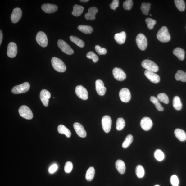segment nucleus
<instances>
[{
	"label": "nucleus",
	"instance_id": "obj_1",
	"mask_svg": "<svg viewBox=\"0 0 186 186\" xmlns=\"http://www.w3.org/2000/svg\"><path fill=\"white\" fill-rule=\"evenodd\" d=\"M157 37L160 42L162 43L168 42L171 39L168 28L165 26L160 28L157 34Z\"/></svg>",
	"mask_w": 186,
	"mask_h": 186
},
{
	"label": "nucleus",
	"instance_id": "obj_2",
	"mask_svg": "<svg viewBox=\"0 0 186 186\" xmlns=\"http://www.w3.org/2000/svg\"><path fill=\"white\" fill-rule=\"evenodd\" d=\"M51 62L52 67L56 71L60 72H64L66 71L67 67L60 59L53 57L52 59Z\"/></svg>",
	"mask_w": 186,
	"mask_h": 186
},
{
	"label": "nucleus",
	"instance_id": "obj_3",
	"mask_svg": "<svg viewBox=\"0 0 186 186\" xmlns=\"http://www.w3.org/2000/svg\"><path fill=\"white\" fill-rule=\"evenodd\" d=\"M142 67L147 70L156 72L159 70V67L155 63L150 60H144L141 63Z\"/></svg>",
	"mask_w": 186,
	"mask_h": 186
},
{
	"label": "nucleus",
	"instance_id": "obj_4",
	"mask_svg": "<svg viewBox=\"0 0 186 186\" xmlns=\"http://www.w3.org/2000/svg\"><path fill=\"white\" fill-rule=\"evenodd\" d=\"M30 88L29 83L28 82H25L14 87L12 88L11 91L12 93L15 94L25 93L29 90Z\"/></svg>",
	"mask_w": 186,
	"mask_h": 186
},
{
	"label": "nucleus",
	"instance_id": "obj_5",
	"mask_svg": "<svg viewBox=\"0 0 186 186\" xmlns=\"http://www.w3.org/2000/svg\"><path fill=\"white\" fill-rule=\"evenodd\" d=\"M20 115L22 117L28 120H31L33 117V115L31 109L26 106H21L18 110Z\"/></svg>",
	"mask_w": 186,
	"mask_h": 186
},
{
	"label": "nucleus",
	"instance_id": "obj_6",
	"mask_svg": "<svg viewBox=\"0 0 186 186\" xmlns=\"http://www.w3.org/2000/svg\"><path fill=\"white\" fill-rule=\"evenodd\" d=\"M136 42L138 47L141 50L144 51L146 49L147 45V39L143 34H138Z\"/></svg>",
	"mask_w": 186,
	"mask_h": 186
},
{
	"label": "nucleus",
	"instance_id": "obj_7",
	"mask_svg": "<svg viewBox=\"0 0 186 186\" xmlns=\"http://www.w3.org/2000/svg\"><path fill=\"white\" fill-rule=\"evenodd\" d=\"M58 45L63 52L68 55H71L74 53V51L68 44L62 40H59L57 42Z\"/></svg>",
	"mask_w": 186,
	"mask_h": 186
},
{
	"label": "nucleus",
	"instance_id": "obj_8",
	"mask_svg": "<svg viewBox=\"0 0 186 186\" xmlns=\"http://www.w3.org/2000/svg\"><path fill=\"white\" fill-rule=\"evenodd\" d=\"M36 40L39 45L43 47H45L48 45V38L46 34L42 31H39L37 34Z\"/></svg>",
	"mask_w": 186,
	"mask_h": 186
},
{
	"label": "nucleus",
	"instance_id": "obj_9",
	"mask_svg": "<svg viewBox=\"0 0 186 186\" xmlns=\"http://www.w3.org/2000/svg\"><path fill=\"white\" fill-rule=\"evenodd\" d=\"M112 120L108 116H103L102 119V125L103 130L106 133H108L111 130L112 126Z\"/></svg>",
	"mask_w": 186,
	"mask_h": 186
},
{
	"label": "nucleus",
	"instance_id": "obj_10",
	"mask_svg": "<svg viewBox=\"0 0 186 186\" xmlns=\"http://www.w3.org/2000/svg\"><path fill=\"white\" fill-rule=\"evenodd\" d=\"M75 92L76 95L80 98L86 100L88 99V92L87 89L81 85H79L75 88Z\"/></svg>",
	"mask_w": 186,
	"mask_h": 186
},
{
	"label": "nucleus",
	"instance_id": "obj_11",
	"mask_svg": "<svg viewBox=\"0 0 186 186\" xmlns=\"http://www.w3.org/2000/svg\"><path fill=\"white\" fill-rule=\"evenodd\" d=\"M119 95L120 98L123 102H128L130 101L131 98L130 91L127 88H122L120 91Z\"/></svg>",
	"mask_w": 186,
	"mask_h": 186
},
{
	"label": "nucleus",
	"instance_id": "obj_12",
	"mask_svg": "<svg viewBox=\"0 0 186 186\" xmlns=\"http://www.w3.org/2000/svg\"><path fill=\"white\" fill-rule=\"evenodd\" d=\"M113 75L115 79L118 81H122L124 80L126 78V75L122 69L118 68L113 69Z\"/></svg>",
	"mask_w": 186,
	"mask_h": 186
},
{
	"label": "nucleus",
	"instance_id": "obj_13",
	"mask_svg": "<svg viewBox=\"0 0 186 186\" xmlns=\"http://www.w3.org/2000/svg\"><path fill=\"white\" fill-rule=\"evenodd\" d=\"M18 52L17 46L14 42H11L7 47V55L9 57L14 58L16 56Z\"/></svg>",
	"mask_w": 186,
	"mask_h": 186
},
{
	"label": "nucleus",
	"instance_id": "obj_14",
	"mask_svg": "<svg viewBox=\"0 0 186 186\" xmlns=\"http://www.w3.org/2000/svg\"><path fill=\"white\" fill-rule=\"evenodd\" d=\"M51 97L49 91L46 89L42 90L40 93V98L43 105L45 107L48 106L49 100Z\"/></svg>",
	"mask_w": 186,
	"mask_h": 186
},
{
	"label": "nucleus",
	"instance_id": "obj_15",
	"mask_svg": "<svg viewBox=\"0 0 186 186\" xmlns=\"http://www.w3.org/2000/svg\"><path fill=\"white\" fill-rule=\"evenodd\" d=\"M145 76L148 78L151 82L157 84L160 82V77L158 75L152 71L148 70L145 71L144 72Z\"/></svg>",
	"mask_w": 186,
	"mask_h": 186
},
{
	"label": "nucleus",
	"instance_id": "obj_16",
	"mask_svg": "<svg viewBox=\"0 0 186 186\" xmlns=\"http://www.w3.org/2000/svg\"><path fill=\"white\" fill-rule=\"evenodd\" d=\"M22 11L20 8H16L12 11L11 16V20L12 23H18L22 16Z\"/></svg>",
	"mask_w": 186,
	"mask_h": 186
},
{
	"label": "nucleus",
	"instance_id": "obj_17",
	"mask_svg": "<svg viewBox=\"0 0 186 186\" xmlns=\"http://www.w3.org/2000/svg\"><path fill=\"white\" fill-rule=\"evenodd\" d=\"M141 127L145 131L150 130L153 125V123L151 119L149 117H144L141 119L140 122Z\"/></svg>",
	"mask_w": 186,
	"mask_h": 186
},
{
	"label": "nucleus",
	"instance_id": "obj_18",
	"mask_svg": "<svg viewBox=\"0 0 186 186\" xmlns=\"http://www.w3.org/2000/svg\"><path fill=\"white\" fill-rule=\"evenodd\" d=\"M74 127L78 136L81 138L86 137L87 135L86 132L83 126L79 123H75L74 124Z\"/></svg>",
	"mask_w": 186,
	"mask_h": 186
},
{
	"label": "nucleus",
	"instance_id": "obj_19",
	"mask_svg": "<svg viewBox=\"0 0 186 186\" xmlns=\"http://www.w3.org/2000/svg\"><path fill=\"white\" fill-rule=\"evenodd\" d=\"M96 89L98 94L100 96L105 95L106 88L104 86V84L102 81L97 80L96 81Z\"/></svg>",
	"mask_w": 186,
	"mask_h": 186
},
{
	"label": "nucleus",
	"instance_id": "obj_20",
	"mask_svg": "<svg viewBox=\"0 0 186 186\" xmlns=\"http://www.w3.org/2000/svg\"><path fill=\"white\" fill-rule=\"evenodd\" d=\"M42 10L46 13L52 14L57 11L58 6L54 4H46L42 6Z\"/></svg>",
	"mask_w": 186,
	"mask_h": 186
},
{
	"label": "nucleus",
	"instance_id": "obj_21",
	"mask_svg": "<svg viewBox=\"0 0 186 186\" xmlns=\"http://www.w3.org/2000/svg\"><path fill=\"white\" fill-rule=\"evenodd\" d=\"M98 10L95 7H91L88 9V12L85 15V18L87 20H95V15Z\"/></svg>",
	"mask_w": 186,
	"mask_h": 186
},
{
	"label": "nucleus",
	"instance_id": "obj_22",
	"mask_svg": "<svg viewBox=\"0 0 186 186\" xmlns=\"http://www.w3.org/2000/svg\"><path fill=\"white\" fill-rule=\"evenodd\" d=\"M114 38L116 42L119 45H122V44H124L125 42L126 34L125 31H122L120 33L116 34Z\"/></svg>",
	"mask_w": 186,
	"mask_h": 186
},
{
	"label": "nucleus",
	"instance_id": "obj_23",
	"mask_svg": "<svg viewBox=\"0 0 186 186\" xmlns=\"http://www.w3.org/2000/svg\"><path fill=\"white\" fill-rule=\"evenodd\" d=\"M175 137L181 141H184L186 140V134L185 132L180 129H176L175 131Z\"/></svg>",
	"mask_w": 186,
	"mask_h": 186
},
{
	"label": "nucleus",
	"instance_id": "obj_24",
	"mask_svg": "<svg viewBox=\"0 0 186 186\" xmlns=\"http://www.w3.org/2000/svg\"><path fill=\"white\" fill-rule=\"evenodd\" d=\"M116 169L121 174H124L125 171L126 167L124 162L121 160H118L116 162Z\"/></svg>",
	"mask_w": 186,
	"mask_h": 186
},
{
	"label": "nucleus",
	"instance_id": "obj_25",
	"mask_svg": "<svg viewBox=\"0 0 186 186\" xmlns=\"http://www.w3.org/2000/svg\"><path fill=\"white\" fill-rule=\"evenodd\" d=\"M173 54L177 57L180 61H183L185 58L184 50L180 48H176L173 50Z\"/></svg>",
	"mask_w": 186,
	"mask_h": 186
},
{
	"label": "nucleus",
	"instance_id": "obj_26",
	"mask_svg": "<svg viewBox=\"0 0 186 186\" xmlns=\"http://www.w3.org/2000/svg\"><path fill=\"white\" fill-rule=\"evenodd\" d=\"M73 10L72 12V15L75 17H78L83 13L84 10V8L83 6L75 5L73 6Z\"/></svg>",
	"mask_w": 186,
	"mask_h": 186
},
{
	"label": "nucleus",
	"instance_id": "obj_27",
	"mask_svg": "<svg viewBox=\"0 0 186 186\" xmlns=\"http://www.w3.org/2000/svg\"><path fill=\"white\" fill-rule=\"evenodd\" d=\"M58 131L59 133L64 134L68 138H70L71 136V131L64 125H59L58 127Z\"/></svg>",
	"mask_w": 186,
	"mask_h": 186
},
{
	"label": "nucleus",
	"instance_id": "obj_28",
	"mask_svg": "<svg viewBox=\"0 0 186 186\" xmlns=\"http://www.w3.org/2000/svg\"><path fill=\"white\" fill-rule=\"evenodd\" d=\"M176 80L186 82V73L181 70H179L175 75Z\"/></svg>",
	"mask_w": 186,
	"mask_h": 186
},
{
	"label": "nucleus",
	"instance_id": "obj_29",
	"mask_svg": "<svg viewBox=\"0 0 186 186\" xmlns=\"http://www.w3.org/2000/svg\"><path fill=\"white\" fill-rule=\"evenodd\" d=\"M173 106L174 108L177 110H180L182 108V103L179 98L175 96L173 98Z\"/></svg>",
	"mask_w": 186,
	"mask_h": 186
},
{
	"label": "nucleus",
	"instance_id": "obj_30",
	"mask_svg": "<svg viewBox=\"0 0 186 186\" xmlns=\"http://www.w3.org/2000/svg\"><path fill=\"white\" fill-rule=\"evenodd\" d=\"M78 29L79 30L85 34H90L93 32V28L87 25H81L78 26Z\"/></svg>",
	"mask_w": 186,
	"mask_h": 186
},
{
	"label": "nucleus",
	"instance_id": "obj_31",
	"mask_svg": "<svg viewBox=\"0 0 186 186\" xmlns=\"http://www.w3.org/2000/svg\"><path fill=\"white\" fill-rule=\"evenodd\" d=\"M95 175V170L93 167H90L87 170L86 175V179L88 181H92Z\"/></svg>",
	"mask_w": 186,
	"mask_h": 186
},
{
	"label": "nucleus",
	"instance_id": "obj_32",
	"mask_svg": "<svg viewBox=\"0 0 186 186\" xmlns=\"http://www.w3.org/2000/svg\"><path fill=\"white\" fill-rule=\"evenodd\" d=\"M70 39L72 42L76 44L80 48H83L85 46V43L83 41L77 37L71 36L70 37Z\"/></svg>",
	"mask_w": 186,
	"mask_h": 186
},
{
	"label": "nucleus",
	"instance_id": "obj_33",
	"mask_svg": "<svg viewBox=\"0 0 186 186\" xmlns=\"http://www.w3.org/2000/svg\"><path fill=\"white\" fill-rule=\"evenodd\" d=\"M151 102L155 105L156 109L160 111H163L164 108L161 105L159 102V100L157 98L154 96H151L150 98Z\"/></svg>",
	"mask_w": 186,
	"mask_h": 186
},
{
	"label": "nucleus",
	"instance_id": "obj_34",
	"mask_svg": "<svg viewBox=\"0 0 186 186\" xmlns=\"http://www.w3.org/2000/svg\"><path fill=\"white\" fill-rule=\"evenodd\" d=\"M175 3L176 8L179 11H184L185 8V2L184 0H175Z\"/></svg>",
	"mask_w": 186,
	"mask_h": 186
},
{
	"label": "nucleus",
	"instance_id": "obj_35",
	"mask_svg": "<svg viewBox=\"0 0 186 186\" xmlns=\"http://www.w3.org/2000/svg\"><path fill=\"white\" fill-rule=\"evenodd\" d=\"M133 141V137L131 134H129L126 137L125 141L122 143L123 148L125 149L128 147Z\"/></svg>",
	"mask_w": 186,
	"mask_h": 186
},
{
	"label": "nucleus",
	"instance_id": "obj_36",
	"mask_svg": "<svg viewBox=\"0 0 186 186\" xmlns=\"http://www.w3.org/2000/svg\"><path fill=\"white\" fill-rule=\"evenodd\" d=\"M151 5V4L149 3L143 2L142 3L141 9L143 14L146 15L149 14V12L150 8Z\"/></svg>",
	"mask_w": 186,
	"mask_h": 186
},
{
	"label": "nucleus",
	"instance_id": "obj_37",
	"mask_svg": "<svg viewBox=\"0 0 186 186\" xmlns=\"http://www.w3.org/2000/svg\"><path fill=\"white\" fill-rule=\"evenodd\" d=\"M157 99L161 102L166 104H168L169 103V98L168 96L165 93H162L158 94L157 95Z\"/></svg>",
	"mask_w": 186,
	"mask_h": 186
},
{
	"label": "nucleus",
	"instance_id": "obj_38",
	"mask_svg": "<svg viewBox=\"0 0 186 186\" xmlns=\"http://www.w3.org/2000/svg\"><path fill=\"white\" fill-rule=\"evenodd\" d=\"M125 125V122L122 118H119L116 121V130L120 131L124 128Z\"/></svg>",
	"mask_w": 186,
	"mask_h": 186
},
{
	"label": "nucleus",
	"instance_id": "obj_39",
	"mask_svg": "<svg viewBox=\"0 0 186 186\" xmlns=\"http://www.w3.org/2000/svg\"><path fill=\"white\" fill-rule=\"evenodd\" d=\"M135 172L138 178H142L144 175V170L143 167L140 165H138L135 170Z\"/></svg>",
	"mask_w": 186,
	"mask_h": 186
},
{
	"label": "nucleus",
	"instance_id": "obj_40",
	"mask_svg": "<svg viewBox=\"0 0 186 186\" xmlns=\"http://www.w3.org/2000/svg\"><path fill=\"white\" fill-rule=\"evenodd\" d=\"M154 156L156 159L159 161H161L164 159L165 157L164 154L161 150L159 149L155 151L154 153Z\"/></svg>",
	"mask_w": 186,
	"mask_h": 186
},
{
	"label": "nucleus",
	"instance_id": "obj_41",
	"mask_svg": "<svg viewBox=\"0 0 186 186\" xmlns=\"http://www.w3.org/2000/svg\"><path fill=\"white\" fill-rule=\"evenodd\" d=\"M146 22L147 27L150 30L153 29L154 25L156 24V21L151 18H147L146 20Z\"/></svg>",
	"mask_w": 186,
	"mask_h": 186
},
{
	"label": "nucleus",
	"instance_id": "obj_42",
	"mask_svg": "<svg viewBox=\"0 0 186 186\" xmlns=\"http://www.w3.org/2000/svg\"><path fill=\"white\" fill-rule=\"evenodd\" d=\"M86 56L88 59H92L94 63L97 62L99 60L98 57L93 52H88Z\"/></svg>",
	"mask_w": 186,
	"mask_h": 186
},
{
	"label": "nucleus",
	"instance_id": "obj_43",
	"mask_svg": "<svg viewBox=\"0 0 186 186\" xmlns=\"http://www.w3.org/2000/svg\"><path fill=\"white\" fill-rule=\"evenodd\" d=\"M133 5V1L127 0L123 3V7L125 10H130Z\"/></svg>",
	"mask_w": 186,
	"mask_h": 186
},
{
	"label": "nucleus",
	"instance_id": "obj_44",
	"mask_svg": "<svg viewBox=\"0 0 186 186\" xmlns=\"http://www.w3.org/2000/svg\"><path fill=\"white\" fill-rule=\"evenodd\" d=\"M96 51L100 55H105L107 53V50L99 46L96 45L95 47Z\"/></svg>",
	"mask_w": 186,
	"mask_h": 186
},
{
	"label": "nucleus",
	"instance_id": "obj_45",
	"mask_svg": "<svg viewBox=\"0 0 186 186\" xmlns=\"http://www.w3.org/2000/svg\"><path fill=\"white\" fill-rule=\"evenodd\" d=\"M73 169V164L70 161H68L65 164L64 170L66 173H69L71 172Z\"/></svg>",
	"mask_w": 186,
	"mask_h": 186
},
{
	"label": "nucleus",
	"instance_id": "obj_46",
	"mask_svg": "<svg viewBox=\"0 0 186 186\" xmlns=\"http://www.w3.org/2000/svg\"><path fill=\"white\" fill-rule=\"evenodd\" d=\"M171 184L173 186H178L179 185V180L177 176L173 175L171 176L170 179Z\"/></svg>",
	"mask_w": 186,
	"mask_h": 186
},
{
	"label": "nucleus",
	"instance_id": "obj_47",
	"mask_svg": "<svg viewBox=\"0 0 186 186\" xmlns=\"http://www.w3.org/2000/svg\"><path fill=\"white\" fill-rule=\"evenodd\" d=\"M119 5V1L118 0H113L111 4H110V8L115 11L116 9L117 8Z\"/></svg>",
	"mask_w": 186,
	"mask_h": 186
},
{
	"label": "nucleus",
	"instance_id": "obj_48",
	"mask_svg": "<svg viewBox=\"0 0 186 186\" xmlns=\"http://www.w3.org/2000/svg\"><path fill=\"white\" fill-rule=\"evenodd\" d=\"M58 167L56 164H53L50 166L49 169V172L50 173H53L56 172L57 170Z\"/></svg>",
	"mask_w": 186,
	"mask_h": 186
},
{
	"label": "nucleus",
	"instance_id": "obj_49",
	"mask_svg": "<svg viewBox=\"0 0 186 186\" xmlns=\"http://www.w3.org/2000/svg\"><path fill=\"white\" fill-rule=\"evenodd\" d=\"M3 39V34L1 30H0V45H1Z\"/></svg>",
	"mask_w": 186,
	"mask_h": 186
},
{
	"label": "nucleus",
	"instance_id": "obj_50",
	"mask_svg": "<svg viewBox=\"0 0 186 186\" xmlns=\"http://www.w3.org/2000/svg\"><path fill=\"white\" fill-rule=\"evenodd\" d=\"M80 1L82 2H87L89 1V0H80Z\"/></svg>",
	"mask_w": 186,
	"mask_h": 186
},
{
	"label": "nucleus",
	"instance_id": "obj_51",
	"mask_svg": "<svg viewBox=\"0 0 186 186\" xmlns=\"http://www.w3.org/2000/svg\"><path fill=\"white\" fill-rule=\"evenodd\" d=\"M154 186H160L159 185H156Z\"/></svg>",
	"mask_w": 186,
	"mask_h": 186
},
{
	"label": "nucleus",
	"instance_id": "obj_52",
	"mask_svg": "<svg viewBox=\"0 0 186 186\" xmlns=\"http://www.w3.org/2000/svg\"><path fill=\"white\" fill-rule=\"evenodd\" d=\"M152 16V15L150 14V16Z\"/></svg>",
	"mask_w": 186,
	"mask_h": 186
},
{
	"label": "nucleus",
	"instance_id": "obj_53",
	"mask_svg": "<svg viewBox=\"0 0 186 186\" xmlns=\"http://www.w3.org/2000/svg\"></svg>",
	"mask_w": 186,
	"mask_h": 186
}]
</instances>
